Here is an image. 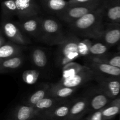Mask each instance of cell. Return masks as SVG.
I'll use <instances>...</instances> for the list:
<instances>
[{
  "instance_id": "603a6c76",
  "label": "cell",
  "mask_w": 120,
  "mask_h": 120,
  "mask_svg": "<svg viewBox=\"0 0 120 120\" xmlns=\"http://www.w3.org/2000/svg\"><path fill=\"white\" fill-rule=\"evenodd\" d=\"M102 111L104 120H112L117 114L120 113V98L112 100Z\"/></svg>"
},
{
  "instance_id": "44dd1931",
  "label": "cell",
  "mask_w": 120,
  "mask_h": 120,
  "mask_svg": "<svg viewBox=\"0 0 120 120\" xmlns=\"http://www.w3.org/2000/svg\"><path fill=\"white\" fill-rule=\"evenodd\" d=\"M77 89V88L65 87L56 83L51 85L49 95L57 99L63 100L71 96Z\"/></svg>"
},
{
  "instance_id": "8d00e7d4",
  "label": "cell",
  "mask_w": 120,
  "mask_h": 120,
  "mask_svg": "<svg viewBox=\"0 0 120 120\" xmlns=\"http://www.w3.org/2000/svg\"></svg>"
},
{
  "instance_id": "ac0fdd59",
  "label": "cell",
  "mask_w": 120,
  "mask_h": 120,
  "mask_svg": "<svg viewBox=\"0 0 120 120\" xmlns=\"http://www.w3.org/2000/svg\"><path fill=\"white\" fill-rule=\"evenodd\" d=\"M22 45L9 41L0 47V62L17 55H21Z\"/></svg>"
},
{
  "instance_id": "6da1fadb",
  "label": "cell",
  "mask_w": 120,
  "mask_h": 120,
  "mask_svg": "<svg viewBox=\"0 0 120 120\" xmlns=\"http://www.w3.org/2000/svg\"><path fill=\"white\" fill-rule=\"evenodd\" d=\"M104 2L97 9L68 24L71 32L84 38L100 40L105 22Z\"/></svg>"
},
{
  "instance_id": "484cf974",
  "label": "cell",
  "mask_w": 120,
  "mask_h": 120,
  "mask_svg": "<svg viewBox=\"0 0 120 120\" xmlns=\"http://www.w3.org/2000/svg\"><path fill=\"white\" fill-rule=\"evenodd\" d=\"M110 47L101 41H93L90 48L91 57H102L107 54Z\"/></svg>"
},
{
  "instance_id": "9a60e30c",
  "label": "cell",
  "mask_w": 120,
  "mask_h": 120,
  "mask_svg": "<svg viewBox=\"0 0 120 120\" xmlns=\"http://www.w3.org/2000/svg\"><path fill=\"white\" fill-rule=\"evenodd\" d=\"M89 111L88 96L74 100L67 120H79Z\"/></svg>"
},
{
  "instance_id": "8fae6325",
  "label": "cell",
  "mask_w": 120,
  "mask_h": 120,
  "mask_svg": "<svg viewBox=\"0 0 120 120\" xmlns=\"http://www.w3.org/2000/svg\"><path fill=\"white\" fill-rule=\"evenodd\" d=\"M17 7V16L19 19L37 16L41 7L36 0H15Z\"/></svg>"
},
{
  "instance_id": "5bb4252c",
  "label": "cell",
  "mask_w": 120,
  "mask_h": 120,
  "mask_svg": "<svg viewBox=\"0 0 120 120\" xmlns=\"http://www.w3.org/2000/svg\"><path fill=\"white\" fill-rule=\"evenodd\" d=\"M104 20L108 23L120 24V0H105Z\"/></svg>"
},
{
  "instance_id": "d6986e66",
  "label": "cell",
  "mask_w": 120,
  "mask_h": 120,
  "mask_svg": "<svg viewBox=\"0 0 120 120\" xmlns=\"http://www.w3.org/2000/svg\"><path fill=\"white\" fill-rule=\"evenodd\" d=\"M63 100L57 99L49 95L39 101L33 107L37 112L38 115V118L41 115L47 112L51 109H52L55 105H56L57 104Z\"/></svg>"
},
{
  "instance_id": "e575fe53",
  "label": "cell",
  "mask_w": 120,
  "mask_h": 120,
  "mask_svg": "<svg viewBox=\"0 0 120 120\" xmlns=\"http://www.w3.org/2000/svg\"><path fill=\"white\" fill-rule=\"evenodd\" d=\"M87 120V119H86V120Z\"/></svg>"
},
{
  "instance_id": "e0dca14e",
  "label": "cell",
  "mask_w": 120,
  "mask_h": 120,
  "mask_svg": "<svg viewBox=\"0 0 120 120\" xmlns=\"http://www.w3.org/2000/svg\"><path fill=\"white\" fill-rule=\"evenodd\" d=\"M38 1L45 10L56 15L65 10L69 6V2L66 0H38Z\"/></svg>"
},
{
  "instance_id": "ffe728a7",
  "label": "cell",
  "mask_w": 120,
  "mask_h": 120,
  "mask_svg": "<svg viewBox=\"0 0 120 120\" xmlns=\"http://www.w3.org/2000/svg\"><path fill=\"white\" fill-rule=\"evenodd\" d=\"M24 62V57L22 55H17L14 57L6 59L0 62L1 74L16 70L21 67Z\"/></svg>"
},
{
  "instance_id": "7402d4cb",
  "label": "cell",
  "mask_w": 120,
  "mask_h": 120,
  "mask_svg": "<svg viewBox=\"0 0 120 120\" xmlns=\"http://www.w3.org/2000/svg\"><path fill=\"white\" fill-rule=\"evenodd\" d=\"M51 85H44L41 88L38 89L30 94L28 98H26L24 104L28 105L34 107L36 104L42 99L49 96Z\"/></svg>"
},
{
  "instance_id": "4fadbf2b",
  "label": "cell",
  "mask_w": 120,
  "mask_h": 120,
  "mask_svg": "<svg viewBox=\"0 0 120 120\" xmlns=\"http://www.w3.org/2000/svg\"><path fill=\"white\" fill-rule=\"evenodd\" d=\"M88 98L89 111L91 112L103 109L111 101V99L100 88L91 92L90 96H88Z\"/></svg>"
},
{
  "instance_id": "ba28073f",
  "label": "cell",
  "mask_w": 120,
  "mask_h": 120,
  "mask_svg": "<svg viewBox=\"0 0 120 120\" xmlns=\"http://www.w3.org/2000/svg\"><path fill=\"white\" fill-rule=\"evenodd\" d=\"M73 101L63 100L38 118L42 120H67Z\"/></svg>"
},
{
  "instance_id": "d4e9b609",
  "label": "cell",
  "mask_w": 120,
  "mask_h": 120,
  "mask_svg": "<svg viewBox=\"0 0 120 120\" xmlns=\"http://www.w3.org/2000/svg\"><path fill=\"white\" fill-rule=\"evenodd\" d=\"M84 66L74 61L67 64L62 67V78L66 79L76 75L84 68Z\"/></svg>"
},
{
  "instance_id": "4316f807",
  "label": "cell",
  "mask_w": 120,
  "mask_h": 120,
  "mask_svg": "<svg viewBox=\"0 0 120 120\" xmlns=\"http://www.w3.org/2000/svg\"><path fill=\"white\" fill-rule=\"evenodd\" d=\"M2 16L4 18H10L17 16V7L15 0H5L2 3Z\"/></svg>"
},
{
  "instance_id": "cb8c5ba5",
  "label": "cell",
  "mask_w": 120,
  "mask_h": 120,
  "mask_svg": "<svg viewBox=\"0 0 120 120\" xmlns=\"http://www.w3.org/2000/svg\"><path fill=\"white\" fill-rule=\"evenodd\" d=\"M31 60L36 67L43 68L46 66L48 63V56L45 51L41 48H36L31 52Z\"/></svg>"
},
{
  "instance_id": "74e56055",
  "label": "cell",
  "mask_w": 120,
  "mask_h": 120,
  "mask_svg": "<svg viewBox=\"0 0 120 120\" xmlns=\"http://www.w3.org/2000/svg\"></svg>"
},
{
  "instance_id": "7c38bea8",
  "label": "cell",
  "mask_w": 120,
  "mask_h": 120,
  "mask_svg": "<svg viewBox=\"0 0 120 120\" xmlns=\"http://www.w3.org/2000/svg\"><path fill=\"white\" fill-rule=\"evenodd\" d=\"M99 41L112 47L120 42V24L105 22L104 30Z\"/></svg>"
},
{
  "instance_id": "2e32d148",
  "label": "cell",
  "mask_w": 120,
  "mask_h": 120,
  "mask_svg": "<svg viewBox=\"0 0 120 120\" xmlns=\"http://www.w3.org/2000/svg\"><path fill=\"white\" fill-rule=\"evenodd\" d=\"M38 116L34 107L23 104L16 107L7 120H32Z\"/></svg>"
},
{
  "instance_id": "83f0119b",
  "label": "cell",
  "mask_w": 120,
  "mask_h": 120,
  "mask_svg": "<svg viewBox=\"0 0 120 120\" xmlns=\"http://www.w3.org/2000/svg\"><path fill=\"white\" fill-rule=\"evenodd\" d=\"M93 41L89 38L79 39L78 43V49L80 56H90V48Z\"/></svg>"
},
{
  "instance_id": "277c9868",
  "label": "cell",
  "mask_w": 120,
  "mask_h": 120,
  "mask_svg": "<svg viewBox=\"0 0 120 120\" xmlns=\"http://www.w3.org/2000/svg\"><path fill=\"white\" fill-rule=\"evenodd\" d=\"M104 2L87 5H69L65 10L56 16L60 20L69 24L82 18L86 14L99 8L104 4Z\"/></svg>"
},
{
  "instance_id": "d590c367",
  "label": "cell",
  "mask_w": 120,
  "mask_h": 120,
  "mask_svg": "<svg viewBox=\"0 0 120 120\" xmlns=\"http://www.w3.org/2000/svg\"><path fill=\"white\" fill-rule=\"evenodd\" d=\"M119 97H120V96H119Z\"/></svg>"
},
{
  "instance_id": "30bf717a",
  "label": "cell",
  "mask_w": 120,
  "mask_h": 120,
  "mask_svg": "<svg viewBox=\"0 0 120 120\" xmlns=\"http://www.w3.org/2000/svg\"><path fill=\"white\" fill-rule=\"evenodd\" d=\"M87 66L98 75L120 78V68L98 61L94 57H90L89 59Z\"/></svg>"
},
{
  "instance_id": "8992f818",
  "label": "cell",
  "mask_w": 120,
  "mask_h": 120,
  "mask_svg": "<svg viewBox=\"0 0 120 120\" xmlns=\"http://www.w3.org/2000/svg\"><path fill=\"white\" fill-rule=\"evenodd\" d=\"M96 76V74L94 71L90 67L85 65L84 68L76 75L66 79L62 78L57 84L65 87L78 88L92 79L95 78Z\"/></svg>"
},
{
  "instance_id": "836d02e7",
  "label": "cell",
  "mask_w": 120,
  "mask_h": 120,
  "mask_svg": "<svg viewBox=\"0 0 120 120\" xmlns=\"http://www.w3.org/2000/svg\"><path fill=\"white\" fill-rule=\"evenodd\" d=\"M118 51H119L120 52V44L119 45H118Z\"/></svg>"
},
{
  "instance_id": "3957f363",
  "label": "cell",
  "mask_w": 120,
  "mask_h": 120,
  "mask_svg": "<svg viewBox=\"0 0 120 120\" xmlns=\"http://www.w3.org/2000/svg\"><path fill=\"white\" fill-rule=\"evenodd\" d=\"M66 35L59 21L54 18H43L39 41L48 45H59L63 41Z\"/></svg>"
},
{
  "instance_id": "f1b7e54d",
  "label": "cell",
  "mask_w": 120,
  "mask_h": 120,
  "mask_svg": "<svg viewBox=\"0 0 120 120\" xmlns=\"http://www.w3.org/2000/svg\"><path fill=\"white\" fill-rule=\"evenodd\" d=\"M98 61L109 64L120 68V52L114 54H107L102 57H94Z\"/></svg>"
},
{
  "instance_id": "f546056e",
  "label": "cell",
  "mask_w": 120,
  "mask_h": 120,
  "mask_svg": "<svg viewBox=\"0 0 120 120\" xmlns=\"http://www.w3.org/2000/svg\"><path fill=\"white\" fill-rule=\"evenodd\" d=\"M22 80L26 84L29 85L34 84L38 81L39 76V72L35 69L26 70L22 74Z\"/></svg>"
},
{
  "instance_id": "1f68e13d",
  "label": "cell",
  "mask_w": 120,
  "mask_h": 120,
  "mask_svg": "<svg viewBox=\"0 0 120 120\" xmlns=\"http://www.w3.org/2000/svg\"><path fill=\"white\" fill-rule=\"evenodd\" d=\"M102 109L93 112L90 115H89L87 120H105L103 115Z\"/></svg>"
},
{
  "instance_id": "7a4b0ae2",
  "label": "cell",
  "mask_w": 120,
  "mask_h": 120,
  "mask_svg": "<svg viewBox=\"0 0 120 120\" xmlns=\"http://www.w3.org/2000/svg\"><path fill=\"white\" fill-rule=\"evenodd\" d=\"M79 39L78 36L72 32L66 35L63 41L57 45L58 48L55 59L56 65L63 67L79 57L78 49Z\"/></svg>"
},
{
  "instance_id": "9c48e42d",
  "label": "cell",
  "mask_w": 120,
  "mask_h": 120,
  "mask_svg": "<svg viewBox=\"0 0 120 120\" xmlns=\"http://www.w3.org/2000/svg\"><path fill=\"white\" fill-rule=\"evenodd\" d=\"M42 20L43 17L37 15L20 19L17 24L25 34L39 40L42 29Z\"/></svg>"
},
{
  "instance_id": "d6a6232c",
  "label": "cell",
  "mask_w": 120,
  "mask_h": 120,
  "mask_svg": "<svg viewBox=\"0 0 120 120\" xmlns=\"http://www.w3.org/2000/svg\"><path fill=\"white\" fill-rule=\"evenodd\" d=\"M4 34H3V32H2V31H1V34H0V47L2 46L3 45H4L5 44L7 43V41H6L5 38L4 36Z\"/></svg>"
},
{
  "instance_id": "4dcf8cb0",
  "label": "cell",
  "mask_w": 120,
  "mask_h": 120,
  "mask_svg": "<svg viewBox=\"0 0 120 120\" xmlns=\"http://www.w3.org/2000/svg\"><path fill=\"white\" fill-rule=\"evenodd\" d=\"M105 0H69V5H87L95 3H103Z\"/></svg>"
},
{
  "instance_id": "5b68a950",
  "label": "cell",
  "mask_w": 120,
  "mask_h": 120,
  "mask_svg": "<svg viewBox=\"0 0 120 120\" xmlns=\"http://www.w3.org/2000/svg\"><path fill=\"white\" fill-rule=\"evenodd\" d=\"M1 31L5 36L11 42L20 45H26L31 43L30 39L22 31L16 22L4 19L1 25Z\"/></svg>"
},
{
  "instance_id": "52a82bcc",
  "label": "cell",
  "mask_w": 120,
  "mask_h": 120,
  "mask_svg": "<svg viewBox=\"0 0 120 120\" xmlns=\"http://www.w3.org/2000/svg\"><path fill=\"white\" fill-rule=\"evenodd\" d=\"M95 78L97 80L100 88L111 100L117 98L120 95V78L103 76L96 74Z\"/></svg>"
}]
</instances>
